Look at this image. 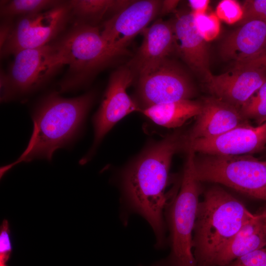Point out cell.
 <instances>
[{
    "label": "cell",
    "mask_w": 266,
    "mask_h": 266,
    "mask_svg": "<svg viewBox=\"0 0 266 266\" xmlns=\"http://www.w3.org/2000/svg\"><path fill=\"white\" fill-rule=\"evenodd\" d=\"M14 55L8 73L0 76L1 101L33 92L62 68L51 43Z\"/></svg>",
    "instance_id": "7"
},
{
    "label": "cell",
    "mask_w": 266,
    "mask_h": 266,
    "mask_svg": "<svg viewBox=\"0 0 266 266\" xmlns=\"http://www.w3.org/2000/svg\"><path fill=\"white\" fill-rule=\"evenodd\" d=\"M133 0H72L68 1L71 13L83 21H98L106 14H115Z\"/></svg>",
    "instance_id": "20"
},
{
    "label": "cell",
    "mask_w": 266,
    "mask_h": 266,
    "mask_svg": "<svg viewBox=\"0 0 266 266\" xmlns=\"http://www.w3.org/2000/svg\"><path fill=\"white\" fill-rule=\"evenodd\" d=\"M260 222L266 233V208L260 213L256 214Z\"/></svg>",
    "instance_id": "32"
},
{
    "label": "cell",
    "mask_w": 266,
    "mask_h": 266,
    "mask_svg": "<svg viewBox=\"0 0 266 266\" xmlns=\"http://www.w3.org/2000/svg\"><path fill=\"white\" fill-rule=\"evenodd\" d=\"M188 2L193 10L192 12L204 13L209 1L207 0H190Z\"/></svg>",
    "instance_id": "29"
},
{
    "label": "cell",
    "mask_w": 266,
    "mask_h": 266,
    "mask_svg": "<svg viewBox=\"0 0 266 266\" xmlns=\"http://www.w3.org/2000/svg\"><path fill=\"white\" fill-rule=\"evenodd\" d=\"M201 108V102L184 100L155 105L141 109L140 111L157 125L167 128H176L192 117H197Z\"/></svg>",
    "instance_id": "19"
},
{
    "label": "cell",
    "mask_w": 266,
    "mask_h": 266,
    "mask_svg": "<svg viewBox=\"0 0 266 266\" xmlns=\"http://www.w3.org/2000/svg\"><path fill=\"white\" fill-rule=\"evenodd\" d=\"M0 266H7L5 263H0Z\"/></svg>",
    "instance_id": "33"
},
{
    "label": "cell",
    "mask_w": 266,
    "mask_h": 266,
    "mask_svg": "<svg viewBox=\"0 0 266 266\" xmlns=\"http://www.w3.org/2000/svg\"><path fill=\"white\" fill-rule=\"evenodd\" d=\"M266 145V121L256 127L250 123L211 138L188 142L196 152L222 155H249L260 151Z\"/></svg>",
    "instance_id": "12"
},
{
    "label": "cell",
    "mask_w": 266,
    "mask_h": 266,
    "mask_svg": "<svg viewBox=\"0 0 266 266\" xmlns=\"http://www.w3.org/2000/svg\"><path fill=\"white\" fill-rule=\"evenodd\" d=\"M216 12L220 18L229 24L238 22L243 13L241 6L237 1L232 0L221 1L217 7Z\"/></svg>",
    "instance_id": "25"
},
{
    "label": "cell",
    "mask_w": 266,
    "mask_h": 266,
    "mask_svg": "<svg viewBox=\"0 0 266 266\" xmlns=\"http://www.w3.org/2000/svg\"><path fill=\"white\" fill-rule=\"evenodd\" d=\"M194 170L200 182L220 184L266 201V161L249 155L200 154L195 155Z\"/></svg>",
    "instance_id": "6"
},
{
    "label": "cell",
    "mask_w": 266,
    "mask_h": 266,
    "mask_svg": "<svg viewBox=\"0 0 266 266\" xmlns=\"http://www.w3.org/2000/svg\"><path fill=\"white\" fill-rule=\"evenodd\" d=\"M133 78L134 72L128 66L117 69L111 75L101 105L93 119L95 135L92 151L121 119L141 110L127 92Z\"/></svg>",
    "instance_id": "11"
},
{
    "label": "cell",
    "mask_w": 266,
    "mask_h": 266,
    "mask_svg": "<svg viewBox=\"0 0 266 266\" xmlns=\"http://www.w3.org/2000/svg\"><path fill=\"white\" fill-rule=\"evenodd\" d=\"M266 50V21L253 20L229 34L220 48L222 57L234 63L257 57Z\"/></svg>",
    "instance_id": "16"
},
{
    "label": "cell",
    "mask_w": 266,
    "mask_h": 266,
    "mask_svg": "<svg viewBox=\"0 0 266 266\" xmlns=\"http://www.w3.org/2000/svg\"><path fill=\"white\" fill-rule=\"evenodd\" d=\"M259 68L266 69V50L253 59L234 63L233 69Z\"/></svg>",
    "instance_id": "28"
},
{
    "label": "cell",
    "mask_w": 266,
    "mask_h": 266,
    "mask_svg": "<svg viewBox=\"0 0 266 266\" xmlns=\"http://www.w3.org/2000/svg\"><path fill=\"white\" fill-rule=\"evenodd\" d=\"M179 0H166L162 1L160 13L166 14L172 12L176 7Z\"/></svg>",
    "instance_id": "30"
},
{
    "label": "cell",
    "mask_w": 266,
    "mask_h": 266,
    "mask_svg": "<svg viewBox=\"0 0 266 266\" xmlns=\"http://www.w3.org/2000/svg\"><path fill=\"white\" fill-rule=\"evenodd\" d=\"M266 80L264 69L233 68L220 75L212 74L205 82L213 97L240 109Z\"/></svg>",
    "instance_id": "13"
},
{
    "label": "cell",
    "mask_w": 266,
    "mask_h": 266,
    "mask_svg": "<svg viewBox=\"0 0 266 266\" xmlns=\"http://www.w3.org/2000/svg\"><path fill=\"white\" fill-rule=\"evenodd\" d=\"M187 146V136L176 132L151 145L125 171L123 186L133 209L149 223L156 245H164L163 215L175 198L166 192L173 155Z\"/></svg>",
    "instance_id": "1"
},
{
    "label": "cell",
    "mask_w": 266,
    "mask_h": 266,
    "mask_svg": "<svg viewBox=\"0 0 266 266\" xmlns=\"http://www.w3.org/2000/svg\"><path fill=\"white\" fill-rule=\"evenodd\" d=\"M138 93L143 108L191 100L195 89L185 72L168 58L138 72Z\"/></svg>",
    "instance_id": "8"
},
{
    "label": "cell",
    "mask_w": 266,
    "mask_h": 266,
    "mask_svg": "<svg viewBox=\"0 0 266 266\" xmlns=\"http://www.w3.org/2000/svg\"><path fill=\"white\" fill-rule=\"evenodd\" d=\"M244 225L218 254L214 266H224L266 245V233L258 216Z\"/></svg>",
    "instance_id": "18"
},
{
    "label": "cell",
    "mask_w": 266,
    "mask_h": 266,
    "mask_svg": "<svg viewBox=\"0 0 266 266\" xmlns=\"http://www.w3.org/2000/svg\"><path fill=\"white\" fill-rule=\"evenodd\" d=\"M12 26L10 22H6L1 25L0 27V47L2 46L7 38H8L11 31L12 30Z\"/></svg>",
    "instance_id": "31"
},
{
    "label": "cell",
    "mask_w": 266,
    "mask_h": 266,
    "mask_svg": "<svg viewBox=\"0 0 266 266\" xmlns=\"http://www.w3.org/2000/svg\"><path fill=\"white\" fill-rule=\"evenodd\" d=\"M63 2L54 0H13L2 1L0 4V15L5 18L16 16L21 17L39 13Z\"/></svg>",
    "instance_id": "21"
},
{
    "label": "cell",
    "mask_w": 266,
    "mask_h": 266,
    "mask_svg": "<svg viewBox=\"0 0 266 266\" xmlns=\"http://www.w3.org/2000/svg\"><path fill=\"white\" fill-rule=\"evenodd\" d=\"M68 2L48 10L21 17L0 47L1 57L50 43L64 29L71 14Z\"/></svg>",
    "instance_id": "9"
},
{
    "label": "cell",
    "mask_w": 266,
    "mask_h": 266,
    "mask_svg": "<svg viewBox=\"0 0 266 266\" xmlns=\"http://www.w3.org/2000/svg\"><path fill=\"white\" fill-rule=\"evenodd\" d=\"M175 44L182 58L204 82L212 73L207 41L198 31L192 12L178 14L172 23Z\"/></svg>",
    "instance_id": "15"
},
{
    "label": "cell",
    "mask_w": 266,
    "mask_h": 266,
    "mask_svg": "<svg viewBox=\"0 0 266 266\" xmlns=\"http://www.w3.org/2000/svg\"><path fill=\"white\" fill-rule=\"evenodd\" d=\"M188 150L180 191L166 210L170 253L157 266H197L192 240L201 187L194 170L196 153L191 147Z\"/></svg>",
    "instance_id": "5"
},
{
    "label": "cell",
    "mask_w": 266,
    "mask_h": 266,
    "mask_svg": "<svg viewBox=\"0 0 266 266\" xmlns=\"http://www.w3.org/2000/svg\"><path fill=\"white\" fill-rule=\"evenodd\" d=\"M161 3L157 0H133L104 23L101 36L116 57L125 53L132 40L160 13Z\"/></svg>",
    "instance_id": "10"
},
{
    "label": "cell",
    "mask_w": 266,
    "mask_h": 266,
    "mask_svg": "<svg viewBox=\"0 0 266 266\" xmlns=\"http://www.w3.org/2000/svg\"><path fill=\"white\" fill-rule=\"evenodd\" d=\"M224 266H266V245Z\"/></svg>",
    "instance_id": "26"
},
{
    "label": "cell",
    "mask_w": 266,
    "mask_h": 266,
    "mask_svg": "<svg viewBox=\"0 0 266 266\" xmlns=\"http://www.w3.org/2000/svg\"><path fill=\"white\" fill-rule=\"evenodd\" d=\"M12 250V243L9 225L4 220L0 229V263H5L9 259Z\"/></svg>",
    "instance_id": "27"
},
{
    "label": "cell",
    "mask_w": 266,
    "mask_h": 266,
    "mask_svg": "<svg viewBox=\"0 0 266 266\" xmlns=\"http://www.w3.org/2000/svg\"><path fill=\"white\" fill-rule=\"evenodd\" d=\"M94 98L93 92L65 98L54 91L45 96L33 113V131L26 148L15 162L1 168V176L21 162L51 161L56 150L71 145L81 132Z\"/></svg>",
    "instance_id": "2"
},
{
    "label": "cell",
    "mask_w": 266,
    "mask_h": 266,
    "mask_svg": "<svg viewBox=\"0 0 266 266\" xmlns=\"http://www.w3.org/2000/svg\"><path fill=\"white\" fill-rule=\"evenodd\" d=\"M202 103L200 113L187 136L188 142L199 138H211L235 128L249 124L240 109L212 97Z\"/></svg>",
    "instance_id": "14"
},
{
    "label": "cell",
    "mask_w": 266,
    "mask_h": 266,
    "mask_svg": "<svg viewBox=\"0 0 266 266\" xmlns=\"http://www.w3.org/2000/svg\"><path fill=\"white\" fill-rule=\"evenodd\" d=\"M241 7L243 13L239 25L253 20L266 21V0H246Z\"/></svg>",
    "instance_id": "24"
},
{
    "label": "cell",
    "mask_w": 266,
    "mask_h": 266,
    "mask_svg": "<svg viewBox=\"0 0 266 266\" xmlns=\"http://www.w3.org/2000/svg\"><path fill=\"white\" fill-rule=\"evenodd\" d=\"M51 43L62 67L67 66L58 85L60 94L84 86L117 57L102 38L100 29L88 23H76Z\"/></svg>",
    "instance_id": "4"
},
{
    "label": "cell",
    "mask_w": 266,
    "mask_h": 266,
    "mask_svg": "<svg viewBox=\"0 0 266 266\" xmlns=\"http://www.w3.org/2000/svg\"><path fill=\"white\" fill-rule=\"evenodd\" d=\"M197 29L205 39L208 41L215 38L220 29V23L216 15L205 13H194Z\"/></svg>",
    "instance_id": "23"
},
{
    "label": "cell",
    "mask_w": 266,
    "mask_h": 266,
    "mask_svg": "<svg viewBox=\"0 0 266 266\" xmlns=\"http://www.w3.org/2000/svg\"><path fill=\"white\" fill-rule=\"evenodd\" d=\"M256 217L222 188L214 186L207 189L198 204L193 231V252L197 266H214L220 251Z\"/></svg>",
    "instance_id": "3"
},
{
    "label": "cell",
    "mask_w": 266,
    "mask_h": 266,
    "mask_svg": "<svg viewBox=\"0 0 266 266\" xmlns=\"http://www.w3.org/2000/svg\"><path fill=\"white\" fill-rule=\"evenodd\" d=\"M240 111L245 118L254 120L257 126L266 121V80L240 108Z\"/></svg>",
    "instance_id": "22"
},
{
    "label": "cell",
    "mask_w": 266,
    "mask_h": 266,
    "mask_svg": "<svg viewBox=\"0 0 266 266\" xmlns=\"http://www.w3.org/2000/svg\"><path fill=\"white\" fill-rule=\"evenodd\" d=\"M141 46L128 66L137 73L144 67L165 59L171 52L175 44L172 23L159 19L142 33Z\"/></svg>",
    "instance_id": "17"
}]
</instances>
